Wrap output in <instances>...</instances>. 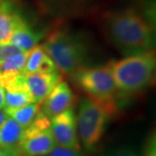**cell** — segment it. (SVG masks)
<instances>
[{"mask_svg":"<svg viewBox=\"0 0 156 156\" xmlns=\"http://www.w3.org/2000/svg\"><path fill=\"white\" fill-rule=\"evenodd\" d=\"M23 131L22 126L8 116L0 125V147H17Z\"/></svg>","mask_w":156,"mask_h":156,"instance_id":"cell-12","label":"cell"},{"mask_svg":"<svg viewBox=\"0 0 156 156\" xmlns=\"http://www.w3.org/2000/svg\"><path fill=\"white\" fill-rule=\"evenodd\" d=\"M5 108V90L0 85V109Z\"/></svg>","mask_w":156,"mask_h":156,"instance_id":"cell-21","label":"cell"},{"mask_svg":"<svg viewBox=\"0 0 156 156\" xmlns=\"http://www.w3.org/2000/svg\"><path fill=\"white\" fill-rule=\"evenodd\" d=\"M39 156H50V154L48 155V154H44V155H39Z\"/></svg>","mask_w":156,"mask_h":156,"instance_id":"cell-24","label":"cell"},{"mask_svg":"<svg viewBox=\"0 0 156 156\" xmlns=\"http://www.w3.org/2000/svg\"><path fill=\"white\" fill-rule=\"evenodd\" d=\"M42 46L54 62L56 69L66 75L72 76L83 68L88 56L83 41L64 30H55L50 32Z\"/></svg>","mask_w":156,"mask_h":156,"instance_id":"cell-3","label":"cell"},{"mask_svg":"<svg viewBox=\"0 0 156 156\" xmlns=\"http://www.w3.org/2000/svg\"><path fill=\"white\" fill-rule=\"evenodd\" d=\"M56 65L54 63V62L52 61V59L47 54L43 58V60L41 61L39 64L38 68L37 69L36 73H52L56 71Z\"/></svg>","mask_w":156,"mask_h":156,"instance_id":"cell-16","label":"cell"},{"mask_svg":"<svg viewBox=\"0 0 156 156\" xmlns=\"http://www.w3.org/2000/svg\"><path fill=\"white\" fill-rule=\"evenodd\" d=\"M43 36L42 32L30 27L27 22L21 18L12 33L10 43L22 51H29L38 44Z\"/></svg>","mask_w":156,"mask_h":156,"instance_id":"cell-10","label":"cell"},{"mask_svg":"<svg viewBox=\"0 0 156 156\" xmlns=\"http://www.w3.org/2000/svg\"><path fill=\"white\" fill-rule=\"evenodd\" d=\"M75 82L87 97L99 104L110 116L116 111V85L108 66L82 68L73 74Z\"/></svg>","mask_w":156,"mask_h":156,"instance_id":"cell-4","label":"cell"},{"mask_svg":"<svg viewBox=\"0 0 156 156\" xmlns=\"http://www.w3.org/2000/svg\"><path fill=\"white\" fill-rule=\"evenodd\" d=\"M74 100V94L69 84L61 81L54 87L49 95L42 102L41 111L49 118H52L69 108Z\"/></svg>","mask_w":156,"mask_h":156,"instance_id":"cell-9","label":"cell"},{"mask_svg":"<svg viewBox=\"0 0 156 156\" xmlns=\"http://www.w3.org/2000/svg\"><path fill=\"white\" fill-rule=\"evenodd\" d=\"M8 117L7 114L5 111V109H0V125L4 122V121Z\"/></svg>","mask_w":156,"mask_h":156,"instance_id":"cell-22","label":"cell"},{"mask_svg":"<svg viewBox=\"0 0 156 156\" xmlns=\"http://www.w3.org/2000/svg\"><path fill=\"white\" fill-rule=\"evenodd\" d=\"M101 156H143V154L132 146H121L104 152Z\"/></svg>","mask_w":156,"mask_h":156,"instance_id":"cell-15","label":"cell"},{"mask_svg":"<svg viewBox=\"0 0 156 156\" xmlns=\"http://www.w3.org/2000/svg\"><path fill=\"white\" fill-rule=\"evenodd\" d=\"M103 27L112 44L125 56L150 51L155 44L154 27L134 8L106 13L103 17Z\"/></svg>","mask_w":156,"mask_h":156,"instance_id":"cell-1","label":"cell"},{"mask_svg":"<svg viewBox=\"0 0 156 156\" xmlns=\"http://www.w3.org/2000/svg\"><path fill=\"white\" fill-rule=\"evenodd\" d=\"M21 18L8 3H0V44L10 43L12 33Z\"/></svg>","mask_w":156,"mask_h":156,"instance_id":"cell-11","label":"cell"},{"mask_svg":"<svg viewBox=\"0 0 156 156\" xmlns=\"http://www.w3.org/2000/svg\"><path fill=\"white\" fill-rule=\"evenodd\" d=\"M9 117L16 121L20 126L25 128L35 120L41 112L40 103H28L26 105L13 108H4Z\"/></svg>","mask_w":156,"mask_h":156,"instance_id":"cell-13","label":"cell"},{"mask_svg":"<svg viewBox=\"0 0 156 156\" xmlns=\"http://www.w3.org/2000/svg\"><path fill=\"white\" fill-rule=\"evenodd\" d=\"M143 156H156V138L154 134L148 140Z\"/></svg>","mask_w":156,"mask_h":156,"instance_id":"cell-19","label":"cell"},{"mask_svg":"<svg viewBox=\"0 0 156 156\" xmlns=\"http://www.w3.org/2000/svg\"><path fill=\"white\" fill-rule=\"evenodd\" d=\"M45 55H46V52L44 50L43 46L40 44L36 45L31 50H29L26 63H25L23 74L36 73L40 62L43 60Z\"/></svg>","mask_w":156,"mask_h":156,"instance_id":"cell-14","label":"cell"},{"mask_svg":"<svg viewBox=\"0 0 156 156\" xmlns=\"http://www.w3.org/2000/svg\"><path fill=\"white\" fill-rule=\"evenodd\" d=\"M51 130L56 144L66 148L81 150V143L77 133L76 114L69 108L50 118Z\"/></svg>","mask_w":156,"mask_h":156,"instance_id":"cell-7","label":"cell"},{"mask_svg":"<svg viewBox=\"0 0 156 156\" xmlns=\"http://www.w3.org/2000/svg\"><path fill=\"white\" fill-rule=\"evenodd\" d=\"M56 146L51 130L50 119L42 111L24 128L18 147L21 154L28 156L48 154Z\"/></svg>","mask_w":156,"mask_h":156,"instance_id":"cell-6","label":"cell"},{"mask_svg":"<svg viewBox=\"0 0 156 156\" xmlns=\"http://www.w3.org/2000/svg\"><path fill=\"white\" fill-rule=\"evenodd\" d=\"M21 154L17 147H0V156H18Z\"/></svg>","mask_w":156,"mask_h":156,"instance_id":"cell-20","label":"cell"},{"mask_svg":"<svg viewBox=\"0 0 156 156\" xmlns=\"http://www.w3.org/2000/svg\"><path fill=\"white\" fill-rule=\"evenodd\" d=\"M23 81L35 103H42L51 90L62 81L58 70L52 73H30L23 74Z\"/></svg>","mask_w":156,"mask_h":156,"instance_id":"cell-8","label":"cell"},{"mask_svg":"<svg viewBox=\"0 0 156 156\" xmlns=\"http://www.w3.org/2000/svg\"><path fill=\"white\" fill-rule=\"evenodd\" d=\"M118 92L134 94L145 89L151 83L155 71L154 51L125 56L108 63Z\"/></svg>","mask_w":156,"mask_h":156,"instance_id":"cell-2","label":"cell"},{"mask_svg":"<svg viewBox=\"0 0 156 156\" xmlns=\"http://www.w3.org/2000/svg\"><path fill=\"white\" fill-rule=\"evenodd\" d=\"M108 114L101 107L88 97L82 99L77 115V133L81 145L87 150H93L102 139Z\"/></svg>","mask_w":156,"mask_h":156,"instance_id":"cell-5","label":"cell"},{"mask_svg":"<svg viewBox=\"0 0 156 156\" xmlns=\"http://www.w3.org/2000/svg\"><path fill=\"white\" fill-rule=\"evenodd\" d=\"M50 156H83L81 150H74L56 145L50 151Z\"/></svg>","mask_w":156,"mask_h":156,"instance_id":"cell-17","label":"cell"},{"mask_svg":"<svg viewBox=\"0 0 156 156\" xmlns=\"http://www.w3.org/2000/svg\"><path fill=\"white\" fill-rule=\"evenodd\" d=\"M19 51H22L17 49L16 46L9 44H0V60H5L12 55L16 54Z\"/></svg>","mask_w":156,"mask_h":156,"instance_id":"cell-18","label":"cell"},{"mask_svg":"<svg viewBox=\"0 0 156 156\" xmlns=\"http://www.w3.org/2000/svg\"><path fill=\"white\" fill-rule=\"evenodd\" d=\"M18 156H28V155H25V154H21L20 155H18Z\"/></svg>","mask_w":156,"mask_h":156,"instance_id":"cell-23","label":"cell"}]
</instances>
